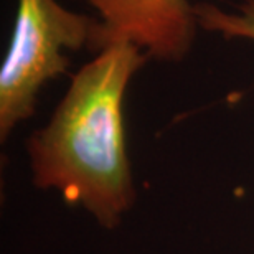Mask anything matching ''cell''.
<instances>
[{
	"label": "cell",
	"mask_w": 254,
	"mask_h": 254,
	"mask_svg": "<svg viewBox=\"0 0 254 254\" xmlns=\"http://www.w3.org/2000/svg\"><path fill=\"white\" fill-rule=\"evenodd\" d=\"M147 58L126 42L96 53L73 76L50 123L27 144L33 185L58 191L108 230L119 225L135 201L124 98Z\"/></svg>",
	"instance_id": "6da1fadb"
},
{
	"label": "cell",
	"mask_w": 254,
	"mask_h": 254,
	"mask_svg": "<svg viewBox=\"0 0 254 254\" xmlns=\"http://www.w3.org/2000/svg\"><path fill=\"white\" fill-rule=\"evenodd\" d=\"M99 20L57 0H17L13 32L0 68V137L35 114L40 89L68 68V50H91Z\"/></svg>",
	"instance_id": "7a4b0ae2"
},
{
	"label": "cell",
	"mask_w": 254,
	"mask_h": 254,
	"mask_svg": "<svg viewBox=\"0 0 254 254\" xmlns=\"http://www.w3.org/2000/svg\"><path fill=\"white\" fill-rule=\"evenodd\" d=\"M99 13L91 52L132 43L147 57L179 62L189 55L198 20L189 0H86Z\"/></svg>",
	"instance_id": "3957f363"
},
{
	"label": "cell",
	"mask_w": 254,
	"mask_h": 254,
	"mask_svg": "<svg viewBox=\"0 0 254 254\" xmlns=\"http://www.w3.org/2000/svg\"><path fill=\"white\" fill-rule=\"evenodd\" d=\"M198 27L223 35V38H241L254 42V0H240L233 10H223L213 3H196Z\"/></svg>",
	"instance_id": "277c9868"
}]
</instances>
